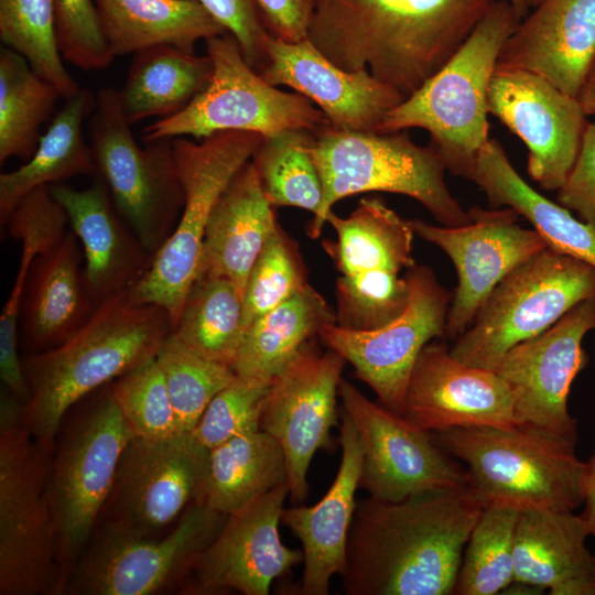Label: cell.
Listing matches in <instances>:
<instances>
[{
    "label": "cell",
    "mask_w": 595,
    "mask_h": 595,
    "mask_svg": "<svg viewBox=\"0 0 595 595\" xmlns=\"http://www.w3.org/2000/svg\"><path fill=\"white\" fill-rule=\"evenodd\" d=\"M542 0H527L529 8L537 7Z\"/></svg>",
    "instance_id": "53"
},
{
    "label": "cell",
    "mask_w": 595,
    "mask_h": 595,
    "mask_svg": "<svg viewBox=\"0 0 595 595\" xmlns=\"http://www.w3.org/2000/svg\"><path fill=\"white\" fill-rule=\"evenodd\" d=\"M402 415L430 432L518 424L513 393L505 379L457 360L436 342L425 345L415 361Z\"/></svg>",
    "instance_id": "23"
},
{
    "label": "cell",
    "mask_w": 595,
    "mask_h": 595,
    "mask_svg": "<svg viewBox=\"0 0 595 595\" xmlns=\"http://www.w3.org/2000/svg\"><path fill=\"white\" fill-rule=\"evenodd\" d=\"M338 443L340 463L335 479L323 498L313 506L283 509L281 522L300 540L303 573L300 593L327 595L334 575L346 567L349 529L363 470V447L350 418L342 411Z\"/></svg>",
    "instance_id": "26"
},
{
    "label": "cell",
    "mask_w": 595,
    "mask_h": 595,
    "mask_svg": "<svg viewBox=\"0 0 595 595\" xmlns=\"http://www.w3.org/2000/svg\"><path fill=\"white\" fill-rule=\"evenodd\" d=\"M314 132L285 130L262 138L251 162L273 207H298L316 216L323 201L322 182L311 154Z\"/></svg>",
    "instance_id": "39"
},
{
    "label": "cell",
    "mask_w": 595,
    "mask_h": 595,
    "mask_svg": "<svg viewBox=\"0 0 595 595\" xmlns=\"http://www.w3.org/2000/svg\"><path fill=\"white\" fill-rule=\"evenodd\" d=\"M520 511L484 507L466 542L456 595H495L513 583L515 533Z\"/></svg>",
    "instance_id": "40"
},
{
    "label": "cell",
    "mask_w": 595,
    "mask_h": 595,
    "mask_svg": "<svg viewBox=\"0 0 595 595\" xmlns=\"http://www.w3.org/2000/svg\"><path fill=\"white\" fill-rule=\"evenodd\" d=\"M494 207H509L526 218L547 247L595 268V230L565 207L531 187L496 139L485 143L469 176Z\"/></svg>",
    "instance_id": "31"
},
{
    "label": "cell",
    "mask_w": 595,
    "mask_h": 595,
    "mask_svg": "<svg viewBox=\"0 0 595 595\" xmlns=\"http://www.w3.org/2000/svg\"><path fill=\"white\" fill-rule=\"evenodd\" d=\"M504 44L497 67L518 68L578 96L595 63V0H542Z\"/></svg>",
    "instance_id": "25"
},
{
    "label": "cell",
    "mask_w": 595,
    "mask_h": 595,
    "mask_svg": "<svg viewBox=\"0 0 595 595\" xmlns=\"http://www.w3.org/2000/svg\"><path fill=\"white\" fill-rule=\"evenodd\" d=\"M494 0H313L307 39L405 98L459 48Z\"/></svg>",
    "instance_id": "2"
},
{
    "label": "cell",
    "mask_w": 595,
    "mask_h": 595,
    "mask_svg": "<svg viewBox=\"0 0 595 595\" xmlns=\"http://www.w3.org/2000/svg\"><path fill=\"white\" fill-rule=\"evenodd\" d=\"M171 333L167 312L134 301L129 290L100 302L65 342L22 359L29 389L22 420L29 433L52 450L75 403L155 357Z\"/></svg>",
    "instance_id": "3"
},
{
    "label": "cell",
    "mask_w": 595,
    "mask_h": 595,
    "mask_svg": "<svg viewBox=\"0 0 595 595\" xmlns=\"http://www.w3.org/2000/svg\"><path fill=\"white\" fill-rule=\"evenodd\" d=\"M133 437L109 388L71 425L51 458L47 496L65 584L100 522Z\"/></svg>",
    "instance_id": "13"
},
{
    "label": "cell",
    "mask_w": 595,
    "mask_h": 595,
    "mask_svg": "<svg viewBox=\"0 0 595 595\" xmlns=\"http://www.w3.org/2000/svg\"><path fill=\"white\" fill-rule=\"evenodd\" d=\"M96 105V94L80 88L53 118L32 156L0 175V221L3 227L18 203L30 192L78 175L96 176L83 123Z\"/></svg>",
    "instance_id": "33"
},
{
    "label": "cell",
    "mask_w": 595,
    "mask_h": 595,
    "mask_svg": "<svg viewBox=\"0 0 595 595\" xmlns=\"http://www.w3.org/2000/svg\"><path fill=\"white\" fill-rule=\"evenodd\" d=\"M267 64L259 73L318 106L336 128L378 132L385 116L405 97L365 68L347 72L332 63L306 37L289 43L270 35Z\"/></svg>",
    "instance_id": "24"
},
{
    "label": "cell",
    "mask_w": 595,
    "mask_h": 595,
    "mask_svg": "<svg viewBox=\"0 0 595 595\" xmlns=\"http://www.w3.org/2000/svg\"><path fill=\"white\" fill-rule=\"evenodd\" d=\"M556 192L558 203L595 230V122L587 121L574 165Z\"/></svg>",
    "instance_id": "48"
},
{
    "label": "cell",
    "mask_w": 595,
    "mask_h": 595,
    "mask_svg": "<svg viewBox=\"0 0 595 595\" xmlns=\"http://www.w3.org/2000/svg\"><path fill=\"white\" fill-rule=\"evenodd\" d=\"M58 51L83 71L108 67L115 55L104 35L93 0H53Z\"/></svg>",
    "instance_id": "46"
},
{
    "label": "cell",
    "mask_w": 595,
    "mask_h": 595,
    "mask_svg": "<svg viewBox=\"0 0 595 595\" xmlns=\"http://www.w3.org/2000/svg\"><path fill=\"white\" fill-rule=\"evenodd\" d=\"M333 324H337L336 312L307 284L250 324L232 370L270 383L306 344Z\"/></svg>",
    "instance_id": "34"
},
{
    "label": "cell",
    "mask_w": 595,
    "mask_h": 595,
    "mask_svg": "<svg viewBox=\"0 0 595 595\" xmlns=\"http://www.w3.org/2000/svg\"><path fill=\"white\" fill-rule=\"evenodd\" d=\"M589 529L573 511H520L515 533L513 583L551 595H595Z\"/></svg>",
    "instance_id": "28"
},
{
    "label": "cell",
    "mask_w": 595,
    "mask_h": 595,
    "mask_svg": "<svg viewBox=\"0 0 595 595\" xmlns=\"http://www.w3.org/2000/svg\"><path fill=\"white\" fill-rule=\"evenodd\" d=\"M213 74L206 88L181 111L142 130V141L245 131L269 137L291 129L313 132L329 123L304 96L266 82L245 60L236 39L226 32L205 40Z\"/></svg>",
    "instance_id": "12"
},
{
    "label": "cell",
    "mask_w": 595,
    "mask_h": 595,
    "mask_svg": "<svg viewBox=\"0 0 595 595\" xmlns=\"http://www.w3.org/2000/svg\"><path fill=\"white\" fill-rule=\"evenodd\" d=\"M289 493L283 483L229 515L196 560L188 588L196 594L232 589L268 595L277 577L303 563L302 550L288 548L279 533Z\"/></svg>",
    "instance_id": "22"
},
{
    "label": "cell",
    "mask_w": 595,
    "mask_h": 595,
    "mask_svg": "<svg viewBox=\"0 0 595 595\" xmlns=\"http://www.w3.org/2000/svg\"><path fill=\"white\" fill-rule=\"evenodd\" d=\"M311 154L323 187L321 209L306 227L312 239L320 237L335 203L366 192L409 196L442 226L470 220L446 186V167L435 148L418 145L408 130L381 133L328 123L314 132Z\"/></svg>",
    "instance_id": "7"
},
{
    "label": "cell",
    "mask_w": 595,
    "mask_h": 595,
    "mask_svg": "<svg viewBox=\"0 0 595 595\" xmlns=\"http://www.w3.org/2000/svg\"><path fill=\"white\" fill-rule=\"evenodd\" d=\"M61 97L21 54L0 50V163L29 160L40 141V128ZM62 98V97H61Z\"/></svg>",
    "instance_id": "38"
},
{
    "label": "cell",
    "mask_w": 595,
    "mask_h": 595,
    "mask_svg": "<svg viewBox=\"0 0 595 595\" xmlns=\"http://www.w3.org/2000/svg\"><path fill=\"white\" fill-rule=\"evenodd\" d=\"M270 383L236 375L208 403L191 436L210 451L236 436L260 430V414Z\"/></svg>",
    "instance_id": "45"
},
{
    "label": "cell",
    "mask_w": 595,
    "mask_h": 595,
    "mask_svg": "<svg viewBox=\"0 0 595 595\" xmlns=\"http://www.w3.org/2000/svg\"><path fill=\"white\" fill-rule=\"evenodd\" d=\"M483 505L469 484L400 501H357L348 533L346 595H451Z\"/></svg>",
    "instance_id": "1"
},
{
    "label": "cell",
    "mask_w": 595,
    "mask_h": 595,
    "mask_svg": "<svg viewBox=\"0 0 595 595\" xmlns=\"http://www.w3.org/2000/svg\"><path fill=\"white\" fill-rule=\"evenodd\" d=\"M50 187L80 242L85 283L95 302L132 289L149 270L153 256L118 217L104 181L96 175L83 190L60 184Z\"/></svg>",
    "instance_id": "27"
},
{
    "label": "cell",
    "mask_w": 595,
    "mask_h": 595,
    "mask_svg": "<svg viewBox=\"0 0 595 595\" xmlns=\"http://www.w3.org/2000/svg\"><path fill=\"white\" fill-rule=\"evenodd\" d=\"M488 111L524 143L530 177L542 190L558 191L574 165L587 123L578 99L534 73L496 67Z\"/></svg>",
    "instance_id": "21"
},
{
    "label": "cell",
    "mask_w": 595,
    "mask_h": 595,
    "mask_svg": "<svg viewBox=\"0 0 595 595\" xmlns=\"http://www.w3.org/2000/svg\"><path fill=\"white\" fill-rule=\"evenodd\" d=\"M209 451L190 433L133 437L127 445L104 507L102 524L158 536L194 504H203Z\"/></svg>",
    "instance_id": "15"
},
{
    "label": "cell",
    "mask_w": 595,
    "mask_h": 595,
    "mask_svg": "<svg viewBox=\"0 0 595 595\" xmlns=\"http://www.w3.org/2000/svg\"><path fill=\"white\" fill-rule=\"evenodd\" d=\"M273 208L256 166L249 161L232 178L212 212L196 278L227 279L244 296L257 258L280 226Z\"/></svg>",
    "instance_id": "29"
},
{
    "label": "cell",
    "mask_w": 595,
    "mask_h": 595,
    "mask_svg": "<svg viewBox=\"0 0 595 595\" xmlns=\"http://www.w3.org/2000/svg\"><path fill=\"white\" fill-rule=\"evenodd\" d=\"M83 262L82 246L73 230L32 262L22 295L19 326L36 351L65 342L97 307L85 283Z\"/></svg>",
    "instance_id": "30"
},
{
    "label": "cell",
    "mask_w": 595,
    "mask_h": 595,
    "mask_svg": "<svg viewBox=\"0 0 595 595\" xmlns=\"http://www.w3.org/2000/svg\"><path fill=\"white\" fill-rule=\"evenodd\" d=\"M409 300L403 312L372 329L325 327L320 339L349 363L386 408L403 414L415 361L432 339L445 335L451 294L431 268L414 264L407 273Z\"/></svg>",
    "instance_id": "16"
},
{
    "label": "cell",
    "mask_w": 595,
    "mask_h": 595,
    "mask_svg": "<svg viewBox=\"0 0 595 595\" xmlns=\"http://www.w3.org/2000/svg\"><path fill=\"white\" fill-rule=\"evenodd\" d=\"M155 359L165 379L180 434L191 433L212 399L236 377L230 367L191 350L173 332L163 340Z\"/></svg>",
    "instance_id": "42"
},
{
    "label": "cell",
    "mask_w": 595,
    "mask_h": 595,
    "mask_svg": "<svg viewBox=\"0 0 595 595\" xmlns=\"http://www.w3.org/2000/svg\"><path fill=\"white\" fill-rule=\"evenodd\" d=\"M96 175L143 247L154 257L173 232L184 203L172 139L138 144L111 87L96 93L88 118Z\"/></svg>",
    "instance_id": "11"
},
{
    "label": "cell",
    "mask_w": 595,
    "mask_h": 595,
    "mask_svg": "<svg viewBox=\"0 0 595 595\" xmlns=\"http://www.w3.org/2000/svg\"><path fill=\"white\" fill-rule=\"evenodd\" d=\"M22 420V403L0 397V595H61L65 580L47 496L50 452Z\"/></svg>",
    "instance_id": "6"
},
{
    "label": "cell",
    "mask_w": 595,
    "mask_h": 595,
    "mask_svg": "<svg viewBox=\"0 0 595 595\" xmlns=\"http://www.w3.org/2000/svg\"><path fill=\"white\" fill-rule=\"evenodd\" d=\"M172 332L197 355L232 369L246 334L242 294L227 279L197 277Z\"/></svg>",
    "instance_id": "37"
},
{
    "label": "cell",
    "mask_w": 595,
    "mask_h": 595,
    "mask_svg": "<svg viewBox=\"0 0 595 595\" xmlns=\"http://www.w3.org/2000/svg\"><path fill=\"white\" fill-rule=\"evenodd\" d=\"M583 502L585 511L582 513L589 529V534L595 539V451L585 462ZM595 556V554H594Z\"/></svg>",
    "instance_id": "50"
},
{
    "label": "cell",
    "mask_w": 595,
    "mask_h": 595,
    "mask_svg": "<svg viewBox=\"0 0 595 595\" xmlns=\"http://www.w3.org/2000/svg\"><path fill=\"white\" fill-rule=\"evenodd\" d=\"M338 397L353 421L363 447L359 487L369 497L400 501L428 491L468 484V476L423 430L382 404L340 381Z\"/></svg>",
    "instance_id": "17"
},
{
    "label": "cell",
    "mask_w": 595,
    "mask_h": 595,
    "mask_svg": "<svg viewBox=\"0 0 595 595\" xmlns=\"http://www.w3.org/2000/svg\"><path fill=\"white\" fill-rule=\"evenodd\" d=\"M462 226H435L409 219L416 236L441 248L452 260L457 286L448 307L445 335L456 339L472 324L496 285L516 267L547 248L536 229L518 225L519 214L509 208L468 210Z\"/></svg>",
    "instance_id": "19"
},
{
    "label": "cell",
    "mask_w": 595,
    "mask_h": 595,
    "mask_svg": "<svg viewBox=\"0 0 595 595\" xmlns=\"http://www.w3.org/2000/svg\"><path fill=\"white\" fill-rule=\"evenodd\" d=\"M115 56L155 45L194 52L198 40L227 31L196 0H95Z\"/></svg>",
    "instance_id": "32"
},
{
    "label": "cell",
    "mask_w": 595,
    "mask_h": 595,
    "mask_svg": "<svg viewBox=\"0 0 595 595\" xmlns=\"http://www.w3.org/2000/svg\"><path fill=\"white\" fill-rule=\"evenodd\" d=\"M432 434L467 465L468 484L483 507L573 511L583 504L585 462L575 454L576 441L529 424Z\"/></svg>",
    "instance_id": "5"
},
{
    "label": "cell",
    "mask_w": 595,
    "mask_h": 595,
    "mask_svg": "<svg viewBox=\"0 0 595 595\" xmlns=\"http://www.w3.org/2000/svg\"><path fill=\"white\" fill-rule=\"evenodd\" d=\"M591 298L595 268L547 247L496 285L450 353L466 365L494 370L510 348L540 335Z\"/></svg>",
    "instance_id": "10"
},
{
    "label": "cell",
    "mask_w": 595,
    "mask_h": 595,
    "mask_svg": "<svg viewBox=\"0 0 595 595\" xmlns=\"http://www.w3.org/2000/svg\"><path fill=\"white\" fill-rule=\"evenodd\" d=\"M283 483L288 469L282 447L258 430L209 451L203 504L229 516Z\"/></svg>",
    "instance_id": "36"
},
{
    "label": "cell",
    "mask_w": 595,
    "mask_h": 595,
    "mask_svg": "<svg viewBox=\"0 0 595 595\" xmlns=\"http://www.w3.org/2000/svg\"><path fill=\"white\" fill-rule=\"evenodd\" d=\"M262 136L225 131L194 142L172 139L177 176L184 203L178 221L144 275L129 290L140 303L163 307L172 323L180 316L194 282L204 234L219 197L237 173L252 159Z\"/></svg>",
    "instance_id": "8"
},
{
    "label": "cell",
    "mask_w": 595,
    "mask_h": 595,
    "mask_svg": "<svg viewBox=\"0 0 595 595\" xmlns=\"http://www.w3.org/2000/svg\"><path fill=\"white\" fill-rule=\"evenodd\" d=\"M210 58L174 45H155L134 53L123 86L118 90L130 125L151 117L165 118L185 108L208 85Z\"/></svg>",
    "instance_id": "35"
},
{
    "label": "cell",
    "mask_w": 595,
    "mask_h": 595,
    "mask_svg": "<svg viewBox=\"0 0 595 595\" xmlns=\"http://www.w3.org/2000/svg\"><path fill=\"white\" fill-rule=\"evenodd\" d=\"M228 516L194 504L162 537L100 524L72 569L63 594L150 595L182 583Z\"/></svg>",
    "instance_id": "14"
},
{
    "label": "cell",
    "mask_w": 595,
    "mask_h": 595,
    "mask_svg": "<svg viewBox=\"0 0 595 595\" xmlns=\"http://www.w3.org/2000/svg\"><path fill=\"white\" fill-rule=\"evenodd\" d=\"M0 39L69 99L80 87L63 64L55 35L53 0H0Z\"/></svg>",
    "instance_id": "41"
},
{
    "label": "cell",
    "mask_w": 595,
    "mask_h": 595,
    "mask_svg": "<svg viewBox=\"0 0 595 595\" xmlns=\"http://www.w3.org/2000/svg\"><path fill=\"white\" fill-rule=\"evenodd\" d=\"M110 389L134 437L156 440L180 434L155 357L118 377Z\"/></svg>",
    "instance_id": "44"
},
{
    "label": "cell",
    "mask_w": 595,
    "mask_h": 595,
    "mask_svg": "<svg viewBox=\"0 0 595 595\" xmlns=\"http://www.w3.org/2000/svg\"><path fill=\"white\" fill-rule=\"evenodd\" d=\"M591 331H595V298L578 303L550 328L499 359L494 371L513 393L518 424L577 441L567 397L573 380L589 361L582 342Z\"/></svg>",
    "instance_id": "20"
},
{
    "label": "cell",
    "mask_w": 595,
    "mask_h": 595,
    "mask_svg": "<svg viewBox=\"0 0 595 595\" xmlns=\"http://www.w3.org/2000/svg\"><path fill=\"white\" fill-rule=\"evenodd\" d=\"M307 284L298 244L279 226L266 242L247 280L244 293L246 331L255 320Z\"/></svg>",
    "instance_id": "43"
},
{
    "label": "cell",
    "mask_w": 595,
    "mask_h": 595,
    "mask_svg": "<svg viewBox=\"0 0 595 595\" xmlns=\"http://www.w3.org/2000/svg\"><path fill=\"white\" fill-rule=\"evenodd\" d=\"M326 221L336 232L335 240L322 246L339 273L337 325L372 329L400 315L409 300V282L401 272L415 264L409 219L381 198L365 197L347 217L332 210Z\"/></svg>",
    "instance_id": "9"
},
{
    "label": "cell",
    "mask_w": 595,
    "mask_h": 595,
    "mask_svg": "<svg viewBox=\"0 0 595 595\" xmlns=\"http://www.w3.org/2000/svg\"><path fill=\"white\" fill-rule=\"evenodd\" d=\"M238 42L246 62L258 73L267 64L270 34L252 0H196Z\"/></svg>",
    "instance_id": "47"
},
{
    "label": "cell",
    "mask_w": 595,
    "mask_h": 595,
    "mask_svg": "<svg viewBox=\"0 0 595 595\" xmlns=\"http://www.w3.org/2000/svg\"><path fill=\"white\" fill-rule=\"evenodd\" d=\"M521 18L494 0L452 57L382 119L378 132L420 128L452 174L469 178L488 137V93L500 51Z\"/></svg>",
    "instance_id": "4"
},
{
    "label": "cell",
    "mask_w": 595,
    "mask_h": 595,
    "mask_svg": "<svg viewBox=\"0 0 595 595\" xmlns=\"http://www.w3.org/2000/svg\"><path fill=\"white\" fill-rule=\"evenodd\" d=\"M577 99L585 115L595 117V63L585 79Z\"/></svg>",
    "instance_id": "51"
},
{
    "label": "cell",
    "mask_w": 595,
    "mask_h": 595,
    "mask_svg": "<svg viewBox=\"0 0 595 595\" xmlns=\"http://www.w3.org/2000/svg\"><path fill=\"white\" fill-rule=\"evenodd\" d=\"M509 1L513 6V8L516 9L517 13L519 14L521 19L528 14V11L530 8L528 6L527 0H509Z\"/></svg>",
    "instance_id": "52"
},
{
    "label": "cell",
    "mask_w": 595,
    "mask_h": 595,
    "mask_svg": "<svg viewBox=\"0 0 595 595\" xmlns=\"http://www.w3.org/2000/svg\"><path fill=\"white\" fill-rule=\"evenodd\" d=\"M346 359L313 342L271 381L259 426L273 436L284 453L289 496L303 502L309 495L307 472L318 450L331 451L337 423V397Z\"/></svg>",
    "instance_id": "18"
},
{
    "label": "cell",
    "mask_w": 595,
    "mask_h": 595,
    "mask_svg": "<svg viewBox=\"0 0 595 595\" xmlns=\"http://www.w3.org/2000/svg\"><path fill=\"white\" fill-rule=\"evenodd\" d=\"M269 34L296 43L307 37L313 0H252Z\"/></svg>",
    "instance_id": "49"
}]
</instances>
